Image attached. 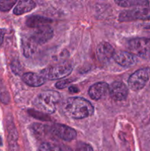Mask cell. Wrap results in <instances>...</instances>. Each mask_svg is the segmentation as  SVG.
Segmentation results:
<instances>
[{"label": "cell", "instance_id": "cell-3", "mask_svg": "<svg viewBox=\"0 0 150 151\" xmlns=\"http://www.w3.org/2000/svg\"><path fill=\"white\" fill-rule=\"evenodd\" d=\"M73 70V66L69 62L65 61L41 71L40 75L45 79L59 80L69 76Z\"/></svg>", "mask_w": 150, "mask_h": 151}, {"label": "cell", "instance_id": "cell-14", "mask_svg": "<svg viewBox=\"0 0 150 151\" xmlns=\"http://www.w3.org/2000/svg\"><path fill=\"white\" fill-rule=\"evenodd\" d=\"M38 44L29 36H24L21 40V47L24 55L26 58H31L35 53Z\"/></svg>", "mask_w": 150, "mask_h": 151}, {"label": "cell", "instance_id": "cell-11", "mask_svg": "<svg viewBox=\"0 0 150 151\" xmlns=\"http://www.w3.org/2000/svg\"><path fill=\"white\" fill-rule=\"evenodd\" d=\"M109 92V85L107 83L99 82L91 86L88 91L90 97L94 100H99L106 96Z\"/></svg>", "mask_w": 150, "mask_h": 151}, {"label": "cell", "instance_id": "cell-6", "mask_svg": "<svg viewBox=\"0 0 150 151\" xmlns=\"http://www.w3.org/2000/svg\"><path fill=\"white\" fill-rule=\"evenodd\" d=\"M149 44L150 41L147 38H138L129 41L127 47L132 52L139 56H144L149 52Z\"/></svg>", "mask_w": 150, "mask_h": 151}, {"label": "cell", "instance_id": "cell-26", "mask_svg": "<svg viewBox=\"0 0 150 151\" xmlns=\"http://www.w3.org/2000/svg\"><path fill=\"white\" fill-rule=\"evenodd\" d=\"M69 91H70V92H71V93H77L78 91H79V89H78L76 87L73 86H72L69 87Z\"/></svg>", "mask_w": 150, "mask_h": 151}, {"label": "cell", "instance_id": "cell-8", "mask_svg": "<svg viewBox=\"0 0 150 151\" xmlns=\"http://www.w3.org/2000/svg\"><path fill=\"white\" fill-rule=\"evenodd\" d=\"M54 135L65 141H72L76 137V132L74 128L62 124H54L51 127Z\"/></svg>", "mask_w": 150, "mask_h": 151}, {"label": "cell", "instance_id": "cell-19", "mask_svg": "<svg viewBox=\"0 0 150 151\" xmlns=\"http://www.w3.org/2000/svg\"><path fill=\"white\" fill-rule=\"evenodd\" d=\"M116 3L121 7H146L149 5V1L144 0H127V1H116Z\"/></svg>", "mask_w": 150, "mask_h": 151}, {"label": "cell", "instance_id": "cell-13", "mask_svg": "<svg viewBox=\"0 0 150 151\" xmlns=\"http://www.w3.org/2000/svg\"><path fill=\"white\" fill-rule=\"evenodd\" d=\"M22 81L29 86L38 87L44 85L46 79L40 74L27 72L22 75Z\"/></svg>", "mask_w": 150, "mask_h": 151}, {"label": "cell", "instance_id": "cell-27", "mask_svg": "<svg viewBox=\"0 0 150 151\" xmlns=\"http://www.w3.org/2000/svg\"><path fill=\"white\" fill-rule=\"evenodd\" d=\"M4 32L3 29H0V45L1 44L3 41V38H4Z\"/></svg>", "mask_w": 150, "mask_h": 151}, {"label": "cell", "instance_id": "cell-16", "mask_svg": "<svg viewBox=\"0 0 150 151\" xmlns=\"http://www.w3.org/2000/svg\"><path fill=\"white\" fill-rule=\"evenodd\" d=\"M35 7V3L31 0H21L18 2L16 6L13 10V13L15 15L24 14L31 11Z\"/></svg>", "mask_w": 150, "mask_h": 151}, {"label": "cell", "instance_id": "cell-1", "mask_svg": "<svg viewBox=\"0 0 150 151\" xmlns=\"http://www.w3.org/2000/svg\"><path fill=\"white\" fill-rule=\"evenodd\" d=\"M63 114L69 118L76 119L88 117L94 114V106L89 101L82 97H69L61 106Z\"/></svg>", "mask_w": 150, "mask_h": 151}, {"label": "cell", "instance_id": "cell-24", "mask_svg": "<svg viewBox=\"0 0 150 151\" xmlns=\"http://www.w3.org/2000/svg\"><path fill=\"white\" fill-rule=\"evenodd\" d=\"M70 83L71 81H69V80H63V81H58V82L55 84V86L57 87V88L62 89V88H66V87H67Z\"/></svg>", "mask_w": 150, "mask_h": 151}, {"label": "cell", "instance_id": "cell-2", "mask_svg": "<svg viewBox=\"0 0 150 151\" xmlns=\"http://www.w3.org/2000/svg\"><path fill=\"white\" fill-rule=\"evenodd\" d=\"M61 97L60 93L53 90H47L39 93L34 99L33 105L41 111L53 114L60 103Z\"/></svg>", "mask_w": 150, "mask_h": 151}, {"label": "cell", "instance_id": "cell-15", "mask_svg": "<svg viewBox=\"0 0 150 151\" xmlns=\"http://www.w3.org/2000/svg\"><path fill=\"white\" fill-rule=\"evenodd\" d=\"M51 22H52L51 19L49 18L40 16H31L26 19V24L29 27L36 29L45 25H49V24L51 23Z\"/></svg>", "mask_w": 150, "mask_h": 151}, {"label": "cell", "instance_id": "cell-17", "mask_svg": "<svg viewBox=\"0 0 150 151\" xmlns=\"http://www.w3.org/2000/svg\"><path fill=\"white\" fill-rule=\"evenodd\" d=\"M31 129H32V131L35 134V137H38V139L45 138V137H47L49 133H51L52 134L51 128H49L48 126H46V125H40V124L38 123L33 124L32 125V127H31Z\"/></svg>", "mask_w": 150, "mask_h": 151}, {"label": "cell", "instance_id": "cell-22", "mask_svg": "<svg viewBox=\"0 0 150 151\" xmlns=\"http://www.w3.org/2000/svg\"><path fill=\"white\" fill-rule=\"evenodd\" d=\"M40 151H63L58 146L49 142H44L41 145Z\"/></svg>", "mask_w": 150, "mask_h": 151}, {"label": "cell", "instance_id": "cell-5", "mask_svg": "<svg viewBox=\"0 0 150 151\" xmlns=\"http://www.w3.org/2000/svg\"><path fill=\"white\" fill-rule=\"evenodd\" d=\"M149 10L146 7H135L132 10H128L122 11L120 13L119 20L121 22H131V21L142 19L144 20L148 17Z\"/></svg>", "mask_w": 150, "mask_h": 151}, {"label": "cell", "instance_id": "cell-21", "mask_svg": "<svg viewBox=\"0 0 150 151\" xmlns=\"http://www.w3.org/2000/svg\"><path fill=\"white\" fill-rule=\"evenodd\" d=\"M16 3V0H1L0 1V10L2 12L9 11Z\"/></svg>", "mask_w": 150, "mask_h": 151}, {"label": "cell", "instance_id": "cell-23", "mask_svg": "<svg viewBox=\"0 0 150 151\" xmlns=\"http://www.w3.org/2000/svg\"><path fill=\"white\" fill-rule=\"evenodd\" d=\"M75 151H94L90 145L85 142H79L76 145Z\"/></svg>", "mask_w": 150, "mask_h": 151}, {"label": "cell", "instance_id": "cell-9", "mask_svg": "<svg viewBox=\"0 0 150 151\" xmlns=\"http://www.w3.org/2000/svg\"><path fill=\"white\" fill-rule=\"evenodd\" d=\"M109 94L110 97L116 101L126 100L128 94V88L124 83L114 82L109 86Z\"/></svg>", "mask_w": 150, "mask_h": 151}, {"label": "cell", "instance_id": "cell-12", "mask_svg": "<svg viewBox=\"0 0 150 151\" xmlns=\"http://www.w3.org/2000/svg\"><path fill=\"white\" fill-rule=\"evenodd\" d=\"M114 60L123 67H130L136 63V58L129 52L120 51L116 53L113 57Z\"/></svg>", "mask_w": 150, "mask_h": 151}, {"label": "cell", "instance_id": "cell-10", "mask_svg": "<svg viewBox=\"0 0 150 151\" xmlns=\"http://www.w3.org/2000/svg\"><path fill=\"white\" fill-rule=\"evenodd\" d=\"M96 52L98 59L102 63L109 61L116 54L113 46L106 41L101 42L97 46Z\"/></svg>", "mask_w": 150, "mask_h": 151}, {"label": "cell", "instance_id": "cell-4", "mask_svg": "<svg viewBox=\"0 0 150 151\" xmlns=\"http://www.w3.org/2000/svg\"><path fill=\"white\" fill-rule=\"evenodd\" d=\"M150 77L149 68H143L137 70L128 79V86L133 91L142 89L148 82Z\"/></svg>", "mask_w": 150, "mask_h": 151}, {"label": "cell", "instance_id": "cell-18", "mask_svg": "<svg viewBox=\"0 0 150 151\" xmlns=\"http://www.w3.org/2000/svg\"><path fill=\"white\" fill-rule=\"evenodd\" d=\"M7 131H8V142L11 151H16L17 147V132L15 128L14 125L8 124L7 125Z\"/></svg>", "mask_w": 150, "mask_h": 151}, {"label": "cell", "instance_id": "cell-20", "mask_svg": "<svg viewBox=\"0 0 150 151\" xmlns=\"http://www.w3.org/2000/svg\"><path fill=\"white\" fill-rule=\"evenodd\" d=\"M10 97L6 86L1 80H0V101L4 104H8Z\"/></svg>", "mask_w": 150, "mask_h": 151}, {"label": "cell", "instance_id": "cell-28", "mask_svg": "<svg viewBox=\"0 0 150 151\" xmlns=\"http://www.w3.org/2000/svg\"><path fill=\"white\" fill-rule=\"evenodd\" d=\"M2 145V139H1V137H0V146Z\"/></svg>", "mask_w": 150, "mask_h": 151}, {"label": "cell", "instance_id": "cell-25", "mask_svg": "<svg viewBox=\"0 0 150 151\" xmlns=\"http://www.w3.org/2000/svg\"><path fill=\"white\" fill-rule=\"evenodd\" d=\"M141 25L145 29H150V16H148L146 19H144L143 20Z\"/></svg>", "mask_w": 150, "mask_h": 151}, {"label": "cell", "instance_id": "cell-7", "mask_svg": "<svg viewBox=\"0 0 150 151\" xmlns=\"http://www.w3.org/2000/svg\"><path fill=\"white\" fill-rule=\"evenodd\" d=\"M54 35L53 29L49 25L41 27L34 29L30 37L38 44H44L48 42Z\"/></svg>", "mask_w": 150, "mask_h": 151}]
</instances>
